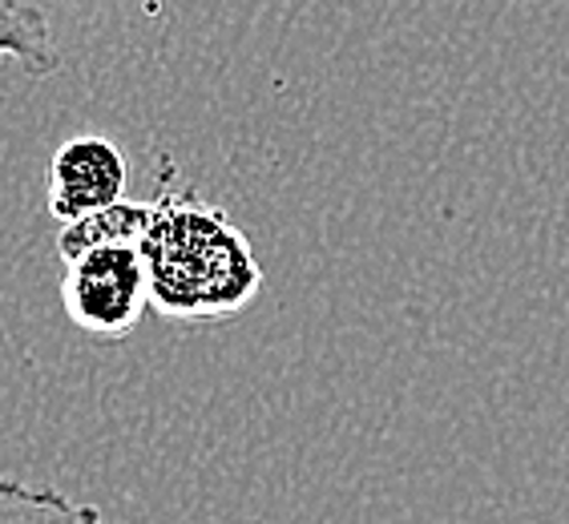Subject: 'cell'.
Here are the masks:
<instances>
[{"instance_id":"obj_1","label":"cell","mask_w":569,"mask_h":524,"mask_svg":"<svg viewBox=\"0 0 569 524\" xmlns=\"http://www.w3.org/2000/svg\"><path fill=\"white\" fill-rule=\"evenodd\" d=\"M138 251L150 279V306L178 323L239 315L263 291L251 239L227 210L194 190H158Z\"/></svg>"},{"instance_id":"obj_2","label":"cell","mask_w":569,"mask_h":524,"mask_svg":"<svg viewBox=\"0 0 569 524\" xmlns=\"http://www.w3.org/2000/svg\"><path fill=\"white\" fill-rule=\"evenodd\" d=\"M61 306L86 335L126 339L150 306V279L138 246H101L66 262Z\"/></svg>"},{"instance_id":"obj_3","label":"cell","mask_w":569,"mask_h":524,"mask_svg":"<svg viewBox=\"0 0 569 524\" xmlns=\"http://www.w3.org/2000/svg\"><path fill=\"white\" fill-rule=\"evenodd\" d=\"M126 182H130V162L118 150V142L101 138V133H81L53 153L44 206L57 222L86 219L93 210L121 202Z\"/></svg>"},{"instance_id":"obj_4","label":"cell","mask_w":569,"mask_h":524,"mask_svg":"<svg viewBox=\"0 0 569 524\" xmlns=\"http://www.w3.org/2000/svg\"><path fill=\"white\" fill-rule=\"evenodd\" d=\"M150 226V202H113L106 210H93L86 219L61 222L57 234V254L61 262L77 259V254L101 251V246H138Z\"/></svg>"},{"instance_id":"obj_5","label":"cell","mask_w":569,"mask_h":524,"mask_svg":"<svg viewBox=\"0 0 569 524\" xmlns=\"http://www.w3.org/2000/svg\"><path fill=\"white\" fill-rule=\"evenodd\" d=\"M0 57H12L29 77H53L61 57L53 49L49 17L37 4L0 0Z\"/></svg>"},{"instance_id":"obj_6","label":"cell","mask_w":569,"mask_h":524,"mask_svg":"<svg viewBox=\"0 0 569 524\" xmlns=\"http://www.w3.org/2000/svg\"><path fill=\"white\" fill-rule=\"evenodd\" d=\"M0 524H110L101 508L49 484L0 481Z\"/></svg>"}]
</instances>
